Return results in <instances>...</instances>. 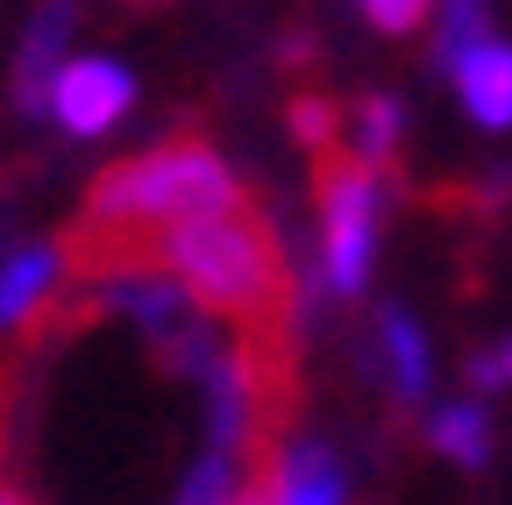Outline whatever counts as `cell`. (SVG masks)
Segmentation results:
<instances>
[{"mask_svg":"<svg viewBox=\"0 0 512 505\" xmlns=\"http://www.w3.org/2000/svg\"><path fill=\"white\" fill-rule=\"evenodd\" d=\"M235 200H242V185L207 143H157L143 157L100 171V185L86 193V214L72 221L64 264L107 278L121 264H143V249H157V235L171 221L207 214V207H235Z\"/></svg>","mask_w":512,"mask_h":505,"instance_id":"obj_1","label":"cell"},{"mask_svg":"<svg viewBox=\"0 0 512 505\" xmlns=\"http://www.w3.org/2000/svg\"><path fill=\"white\" fill-rule=\"evenodd\" d=\"M157 264L200 299L207 313L242 321V335H292V278L278 257V235L256 207H207L157 235Z\"/></svg>","mask_w":512,"mask_h":505,"instance_id":"obj_2","label":"cell"},{"mask_svg":"<svg viewBox=\"0 0 512 505\" xmlns=\"http://www.w3.org/2000/svg\"><path fill=\"white\" fill-rule=\"evenodd\" d=\"M377 207H384V171L356 150H320V285L335 299H356L370 285L377 257Z\"/></svg>","mask_w":512,"mask_h":505,"instance_id":"obj_3","label":"cell"},{"mask_svg":"<svg viewBox=\"0 0 512 505\" xmlns=\"http://www.w3.org/2000/svg\"><path fill=\"white\" fill-rule=\"evenodd\" d=\"M128 107H136V79H128L121 57H72V65L57 72V93H50V114H57L72 136H107V129H121Z\"/></svg>","mask_w":512,"mask_h":505,"instance_id":"obj_4","label":"cell"},{"mask_svg":"<svg viewBox=\"0 0 512 505\" xmlns=\"http://www.w3.org/2000/svg\"><path fill=\"white\" fill-rule=\"evenodd\" d=\"M72 29H79V8H72V0H43V8H36V22H29L22 50H15V86H8L22 114H43V107H50L57 72L72 65Z\"/></svg>","mask_w":512,"mask_h":505,"instance_id":"obj_5","label":"cell"},{"mask_svg":"<svg viewBox=\"0 0 512 505\" xmlns=\"http://www.w3.org/2000/svg\"><path fill=\"white\" fill-rule=\"evenodd\" d=\"M342 498H349V470L335 449L292 441L271 456V505H342Z\"/></svg>","mask_w":512,"mask_h":505,"instance_id":"obj_6","label":"cell"},{"mask_svg":"<svg viewBox=\"0 0 512 505\" xmlns=\"http://www.w3.org/2000/svg\"><path fill=\"white\" fill-rule=\"evenodd\" d=\"M456 93L484 129H512V43L484 36L463 65H456Z\"/></svg>","mask_w":512,"mask_h":505,"instance_id":"obj_7","label":"cell"},{"mask_svg":"<svg viewBox=\"0 0 512 505\" xmlns=\"http://www.w3.org/2000/svg\"><path fill=\"white\" fill-rule=\"evenodd\" d=\"M377 363H384V385H392V399H406V406L427 399L434 370H427V335H420L413 313H399V306L377 313Z\"/></svg>","mask_w":512,"mask_h":505,"instance_id":"obj_8","label":"cell"},{"mask_svg":"<svg viewBox=\"0 0 512 505\" xmlns=\"http://www.w3.org/2000/svg\"><path fill=\"white\" fill-rule=\"evenodd\" d=\"M57 271H64V257H57V249H43V242L8 249V257H0V328H15L22 313L57 285Z\"/></svg>","mask_w":512,"mask_h":505,"instance_id":"obj_9","label":"cell"},{"mask_svg":"<svg viewBox=\"0 0 512 505\" xmlns=\"http://www.w3.org/2000/svg\"><path fill=\"white\" fill-rule=\"evenodd\" d=\"M427 441H434L448 463H463V470L491 463V420H484V406H477V399H463V406H434Z\"/></svg>","mask_w":512,"mask_h":505,"instance_id":"obj_10","label":"cell"},{"mask_svg":"<svg viewBox=\"0 0 512 505\" xmlns=\"http://www.w3.org/2000/svg\"><path fill=\"white\" fill-rule=\"evenodd\" d=\"M399 136H406L399 100H392V93H363V100H356V121H349V150L384 171V164L399 157Z\"/></svg>","mask_w":512,"mask_h":505,"instance_id":"obj_11","label":"cell"},{"mask_svg":"<svg viewBox=\"0 0 512 505\" xmlns=\"http://www.w3.org/2000/svg\"><path fill=\"white\" fill-rule=\"evenodd\" d=\"M484 22H491V8H484V0H441V36H434V65H441V72H456L463 57H470V50H477V43L491 36Z\"/></svg>","mask_w":512,"mask_h":505,"instance_id":"obj_12","label":"cell"},{"mask_svg":"<svg viewBox=\"0 0 512 505\" xmlns=\"http://www.w3.org/2000/svg\"><path fill=\"white\" fill-rule=\"evenodd\" d=\"M235 470H242V456H228V449H200V463L185 470V484H178V498L171 505H235Z\"/></svg>","mask_w":512,"mask_h":505,"instance_id":"obj_13","label":"cell"},{"mask_svg":"<svg viewBox=\"0 0 512 505\" xmlns=\"http://www.w3.org/2000/svg\"><path fill=\"white\" fill-rule=\"evenodd\" d=\"M427 8H434V0H363V22L384 29V36H406Z\"/></svg>","mask_w":512,"mask_h":505,"instance_id":"obj_14","label":"cell"},{"mask_svg":"<svg viewBox=\"0 0 512 505\" xmlns=\"http://www.w3.org/2000/svg\"><path fill=\"white\" fill-rule=\"evenodd\" d=\"M470 385H477V392L505 385V356H477V363H470Z\"/></svg>","mask_w":512,"mask_h":505,"instance_id":"obj_15","label":"cell"},{"mask_svg":"<svg viewBox=\"0 0 512 505\" xmlns=\"http://www.w3.org/2000/svg\"><path fill=\"white\" fill-rule=\"evenodd\" d=\"M235 505H271V484H256V491H235Z\"/></svg>","mask_w":512,"mask_h":505,"instance_id":"obj_16","label":"cell"},{"mask_svg":"<svg viewBox=\"0 0 512 505\" xmlns=\"http://www.w3.org/2000/svg\"><path fill=\"white\" fill-rule=\"evenodd\" d=\"M0 505H29V498H22V491H8V484H0Z\"/></svg>","mask_w":512,"mask_h":505,"instance_id":"obj_17","label":"cell"},{"mask_svg":"<svg viewBox=\"0 0 512 505\" xmlns=\"http://www.w3.org/2000/svg\"><path fill=\"white\" fill-rule=\"evenodd\" d=\"M505 377H512V342H505Z\"/></svg>","mask_w":512,"mask_h":505,"instance_id":"obj_18","label":"cell"}]
</instances>
